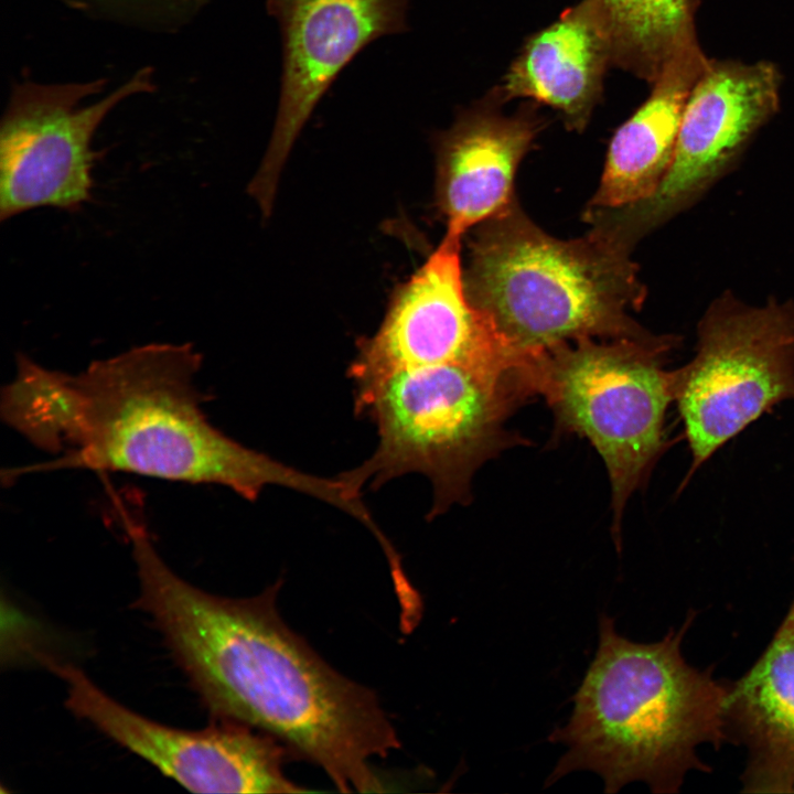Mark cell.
I'll list each match as a JSON object with an SVG mask.
<instances>
[{"label": "cell", "instance_id": "obj_1", "mask_svg": "<svg viewBox=\"0 0 794 794\" xmlns=\"http://www.w3.org/2000/svg\"><path fill=\"white\" fill-rule=\"evenodd\" d=\"M149 613L217 720L277 738L341 792L380 791L369 760L400 745L377 696L332 668L280 618L281 582L260 594H210L175 575L146 530L130 536Z\"/></svg>", "mask_w": 794, "mask_h": 794}, {"label": "cell", "instance_id": "obj_2", "mask_svg": "<svg viewBox=\"0 0 794 794\" xmlns=\"http://www.w3.org/2000/svg\"><path fill=\"white\" fill-rule=\"evenodd\" d=\"M202 354L190 343H151L92 362L78 374L25 354L0 395L2 420L57 455L30 471L86 469L225 486L254 502L281 486L332 502L335 481L289 466L226 436L207 419L196 385Z\"/></svg>", "mask_w": 794, "mask_h": 794}, {"label": "cell", "instance_id": "obj_3", "mask_svg": "<svg viewBox=\"0 0 794 794\" xmlns=\"http://www.w3.org/2000/svg\"><path fill=\"white\" fill-rule=\"evenodd\" d=\"M686 627L637 643L601 614L598 648L572 697L571 716L549 736L567 751L545 786L589 770L602 777L605 793L634 781L654 793H675L685 774L701 766L697 748L726 740L727 687L684 659Z\"/></svg>", "mask_w": 794, "mask_h": 794}, {"label": "cell", "instance_id": "obj_4", "mask_svg": "<svg viewBox=\"0 0 794 794\" xmlns=\"http://www.w3.org/2000/svg\"><path fill=\"white\" fill-rule=\"evenodd\" d=\"M629 247L599 226L578 239L551 237L513 203L475 230L465 290L525 362L582 337H642L629 311L645 290Z\"/></svg>", "mask_w": 794, "mask_h": 794}, {"label": "cell", "instance_id": "obj_5", "mask_svg": "<svg viewBox=\"0 0 794 794\" xmlns=\"http://www.w3.org/2000/svg\"><path fill=\"white\" fill-rule=\"evenodd\" d=\"M533 396L522 372L495 373L458 364L405 368L354 388L355 415L376 426L375 451L337 475L361 496L408 473L432 485L429 518L468 503L471 479L489 459L523 439L505 422Z\"/></svg>", "mask_w": 794, "mask_h": 794}, {"label": "cell", "instance_id": "obj_6", "mask_svg": "<svg viewBox=\"0 0 794 794\" xmlns=\"http://www.w3.org/2000/svg\"><path fill=\"white\" fill-rule=\"evenodd\" d=\"M678 339L582 337L535 356L529 377L555 416L557 432L587 438L608 471L612 533L620 546L625 505L666 448L664 423L673 403L667 355Z\"/></svg>", "mask_w": 794, "mask_h": 794}, {"label": "cell", "instance_id": "obj_7", "mask_svg": "<svg viewBox=\"0 0 794 794\" xmlns=\"http://www.w3.org/2000/svg\"><path fill=\"white\" fill-rule=\"evenodd\" d=\"M672 390L691 475L763 414L794 403V303L751 307L730 292L716 299L698 324L694 357L672 371Z\"/></svg>", "mask_w": 794, "mask_h": 794}, {"label": "cell", "instance_id": "obj_8", "mask_svg": "<svg viewBox=\"0 0 794 794\" xmlns=\"http://www.w3.org/2000/svg\"><path fill=\"white\" fill-rule=\"evenodd\" d=\"M37 658L65 682L73 713L192 792H310L283 773L293 754L268 733L230 720L200 731L171 728L121 706L74 665L44 654Z\"/></svg>", "mask_w": 794, "mask_h": 794}, {"label": "cell", "instance_id": "obj_9", "mask_svg": "<svg viewBox=\"0 0 794 794\" xmlns=\"http://www.w3.org/2000/svg\"><path fill=\"white\" fill-rule=\"evenodd\" d=\"M774 64L709 60L687 98L670 168L646 201L599 213L627 243L696 201L779 109Z\"/></svg>", "mask_w": 794, "mask_h": 794}, {"label": "cell", "instance_id": "obj_10", "mask_svg": "<svg viewBox=\"0 0 794 794\" xmlns=\"http://www.w3.org/2000/svg\"><path fill=\"white\" fill-rule=\"evenodd\" d=\"M439 364L503 374L524 364L469 300L460 239L446 236L397 290L377 332L357 343L347 375L356 388L400 369Z\"/></svg>", "mask_w": 794, "mask_h": 794}, {"label": "cell", "instance_id": "obj_11", "mask_svg": "<svg viewBox=\"0 0 794 794\" xmlns=\"http://www.w3.org/2000/svg\"><path fill=\"white\" fill-rule=\"evenodd\" d=\"M141 72L106 98L77 106L98 83L21 89L0 131V221L39 207L77 212L90 200L92 138L122 99L150 87Z\"/></svg>", "mask_w": 794, "mask_h": 794}, {"label": "cell", "instance_id": "obj_12", "mask_svg": "<svg viewBox=\"0 0 794 794\" xmlns=\"http://www.w3.org/2000/svg\"><path fill=\"white\" fill-rule=\"evenodd\" d=\"M283 46L277 117L248 193L267 217L278 180L312 110L341 69L368 43L406 26V0H269Z\"/></svg>", "mask_w": 794, "mask_h": 794}, {"label": "cell", "instance_id": "obj_13", "mask_svg": "<svg viewBox=\"0 0 794 794\" xmlns=\"http://www.w3.org/2000/svg\"><path fill=\"white\" fill-rule=\"evenodd\" d=\"M527 111L506 116L480 106L462 114L438 141L437 203L446 237L460 239L513 203L515 172L538 132Z\"/></svg>", "mask_w": 794, "mask_h": 794}, {"label": "cell", "instance_id": "obj_14", "mask_svg": "<svg viewBox=\"0 0 794 794\" xmlns=\"http://www.w3.org/2000/svg\"><path fill=\"white\" fill-rule=\"evenodd\" d=\"M610 64L609 39L581 0L528 37L497 87V97L549 106L570 129L581 131L601 97Z\"/></svg>", "mask_w": 794, "mask_h": 794}, {"label": "cell", "instance_id": "obj_15", "mask_svg": "<svg viewBox=\"0 0 794 794\" xmlns=\"http://www.w3.org/2000/svg\"><path fill=\"white\" fill-rule=\"evenodd\" d=\"M723 723L748 751L744 791L794 793V621L727 687Z\"/></svg>", "mask_w": 794, "mask_h": 794}, {"label": "cell", "instance_id": "obj_16", "mask_svg": "<svg viewBox=\"0 0 794 794\" xmlns=\"http://www.w3.org/2000/svg\"><path fill=\"white\" fill-rule=\"evenodd\" d=\"M708 61L697 42L665 65L648 98L615 131L592 211L626 207L656 193L674 158L687 98Z\"/></svg>", "mask_w": 794, "mask_h": 794}, {"label": "cell", "instance_id": "obj_17", "mask_svg": "<svg viewBox=\"0 0 794 794\" xmlns=\"http://www.w3.org/2000/svg\"><path fill=\"white\" fill-rule=\"evenodd\" d=\"M603 28L612 64L653 83L679 52L697 43V0H583Z\"/></svg>", "mask_w": 794, "mask_h": 794}, {"label": "cell", "instance_id": "obj_18", "mask_svg": "<svg viewBox=\"0 0 794 794\" xmlns=\"http://www.w3.org/2000/svg\"><path fill=\"white\" fill-rule=\"evenodd\" d=\"M784 621H786V622L794 621V601H793V604L791 605L790 611L786 614Z\"/></svg>", "mask_w": 794, "mask_h": 794}]
</instances>
